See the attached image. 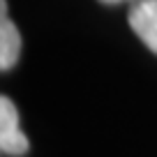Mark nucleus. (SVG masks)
Returning <instances> with one entry per match:
<instances>
[{"instance_id":"f03ea898","label":"nucleus","mask_w":157,"mask_h":157,"mask_svg":"<svg viewBox=\"0 0 157 157\" xmlns=\"http://www.w3.org/2000/svg\"><path fill=\"white\" fill-rule=\"evenodd\" d=\"M129 28L143 44L157 53V0H136L129 7Z\"/></svg>"},{"instance_id":"f257e3e1","label":"nucleus","mask_w":157,"mask_h":157,"mask_svg":"<svg viewBox=\"0 0 157 157\" xmlns=\"http://www.w3.org/2000/svg\"><path fill=\"white\" fill-rule=\"evenodd\" d=\"M28 136L19 127V111L10 97H0V150L5 155H25Z\"/></svg>"},{"instance_id":"20e7f679","label":"nucleus","mask_w":157,"mask_h":157,"mask_svg":"<svg viewBox=\"0 0 157 157\" xmlns=\"http://www.w3.org/2000/svg\"><path fill=\"white\" fill-rule=\"evenodd\" d=\"M99 2H106V5H116V2H123V0H99Z\"/></svg>"},{"instance_id":"7ed1b4c3","label":"nucleus","mask_w":157,"mask_h":157,"mask_svg":"<svg viewBox=\"0 0 157 157\" xmlns=\"http://www.w3.org/2000/svg\"><path fill=\"white\" fill-rule=\"evenodd\" d=\"M21 53V35L7 19V2L0 0V69L7 72L16 65Z\"/></svg>"}]
</instances>
